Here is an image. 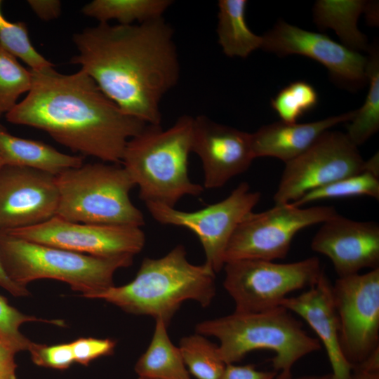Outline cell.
<instances>
[{"label":"cell","mask_w":379,"mask_h":379,"mask_svg":"<svg viewBox=\"0 0 379 379\" xmlns=\"http://www.w3.org/2000/svg\"><path fill=\"white\" fill-rule=\"evenodd\" d=\"M5 232L29 241L102 258L135 255L142 250L146 240L138 227L73 222L57 216Z\"/></svg>","instance_id":"4fadbf2b"},{"label":"cell","mask_w":379,"mask_h":379,"mask_svg":"<svg viewBox=\"0 0 379 379\" xmlns=\"http://www.w3.org/2000/svg\"><path fill=\"white\" fill-rule=\"evenodd\" d=\"M357 109L310 123L276 121L251 133L254 158L274 157L287 163L305 152L325 131L349 122Z\"/></svg>","instance_id":"d6986e66"},{"label":"cell","mask_w":379,"mask_h":379,"mask_svg":"<svg viewBox=\"0 0 379 379\" xmlns=\"http://www.w3.org/2000/svg\"><path fill=\"white\" fill-rule=\"evenodd\" d=\"M31 71V88L6 120L44 131L82 157L121 164L128 141L147 124L124 114L81 69Z\"/></svg>","instance_id":"7a4b0ae2"},{"label":"cell","mask_w":379,"mask_h":379,"mask_svg":"<svg viewBox=\"0 0 379 379\" xmlns=\"http://www.w3.org/2000/svg\"><path fill=\"white\" fill-rule=\"evenodd\" d=\"M333 295L341 351L353 368L379 347V268L338 277Z\"/></svg>","instance_id":"7c38bea8"},{"label":"cell","mask_w":379,"mask_h":379,"mask_svg":"<svg viewBox=\"0 0 379 379\" xmlns=\"http://www.w3.org/2000/svg\"><path fill=\"white\" fill-rule=\"evenodd\" d=\"M223 286L237 312L267 311L281 306L291 293L310 288L324 270L317 257L288 263L260 259L229 261Z\"/></svg>","instance_id":"ba28073f"},{"label":"cell","mask_w":379,"mask_h":379,"mask_svg":"<svg viewBox=\"0 0 379 379\" xmlns=\"http://www.w3.org/2000/svg\"><path fill=\"white\" fill-rule=\"evenodd\" d=\"M364 162L345 133L326 131L305 152L285 163L274 201L293 203L312 190L364 171Z\"/></svg>","instance_id":"8fae6325"},{"label":"cell","mask_w":379,"mask_h":379,"mask_svg":"<svg viewBox=\"0 0 379 379\" xmlns=\"http://www.w3.org/2000/svg\"><path fill=\"white\" fill-rule=\"evenodd\" d=\"M261 194L242 182L222 201L187 212L157 203L145 204L152 217L162 225L182 227L194 232L205 253L206 261L218 273L224 267V255L234 230L251 213Z\"/></svg>","instance_id":"30bf717a"},{"label":"cell","mask_w":379,"mask_h":379,"mask_svg":"<svg viewBox=\"0 0 379 379\" xmlns=\"http://www.w3.org/2000/svg\"><path fill=\"white\" fill-rule=\"evenodd\" d=\"M28 351L33 363L39 366L65 370L74 362L70 343L46 345L32 342Z\"/></svg>","instance_id":"1f68e13d"},{"label":"cell","mask_w":379,"mask_h":379,"mask_svg":"<svg viewBox=\"0 0 379 379\" xmlns=\"http://www.w3.org/2000/svg\"><path fill=\"white\" fill-rule=\"evenodd\" d=\"M0 0V45L26 63L32 71H40L54 65L40 54L32 45L27 25L11 22L1 12Z\"/></svg>","instance_id":"83f0119b"},{"label":"cell","mask_w":379,"mask_h":379,"mask_svg":"<svg viewBox=\"0 0 379 379\" xmlns=\"http://www.w3.org/2000/svg\"><path fill=\"white\" fill-rule=\"evenodd\" d=\"M352 368L370 373H379V347L371 352L362 362Z\"/></svg>","instance_id":"74e56055"},{"label":"cell","mask_w":379,"mask_h":379,"mask_svg":"<svg viewBox=\"0 0 379 379\" xmlns=\"http://www.w3.org/2000/svg\"><path fill=\"white\" fill-rule=\"evenodd\" d=\"M178 348L189 373L196 379L220 378L227 364L220 355L218 345L196 333L183 337Z\"/></svg>","instance_id":"484cf974"},{"label":"cell","mask_w":379,"mask_h":379,"mask_svg":"<svg viewBox=\"0 0 379 379\" xmlns=\"http://www.w3.org/2000/svg\"><path fill=\"white\" fill-rule=\"evenodd\" d=\"M15 354L0 339V379H17Z\"/></svg>","instance_id":"d590c367"},{"label":"cell","mask_w":379,"mask_h":379,"mask_svg":"<svg viewBox=\"0 0 379 379\" xmlns=\"http://www.w3.org/2000/svg\"><path fill=\"white\" fill-rule=\"evenodd\" d=\"M32 11L42 20L57 19L61 13V2L58 0H29Z\"/></svg>","instance_id":"e575fe53"},{"label":"cell","mask_w":379,"mask_h":379,"mask_svg":"<svg viewBox=\"0 0 379 379\" xmlns=\"http://www.w3.org/2000/svg\"><path fill=\"white\" fill-rule=\"evenodd\" d=\"M155 321L150 343L135 363V373L150 379H192L178 347L168 336V326L160 319Z\"/></svg>","instance_id":"603a6c76"},{"label":"cell","mask_w":379,"mask_h":379,"mask_svg":"<svg viewBox=\"0 0 379 379\" xmlns=\"http://www.w3.org/2000/svg\"><path fill=\"white\" fill-rule=\"evenodd\" d=\"M173 3L171 0H93L81 12L99 23L115 20L119 25H130L163 18Z\"/></svg>","instance_id":"cb8c5ba5"},{"label":"cell","mask_w":379,"mask_h":379,"mask_svg":"<svg viewBox=\"0 0 379 379\" xmlns=\"http://www.w3.org/2000/svg\"><path fill=\"white\" fill-rule=\"evenodd\" d=\"M369 4L359 0H319L313 8L314 20L319 29H333L347 48L368 51L371 45L366 35L358 29L357 20Z\"/></svg>","instance_id":"44dd1931"},{"label":"cell","mask_w":379,"mask_h":379,"mask_svg":"<svg viewBox=\"0 0 379 379\" xmlns=\"http://www.w3.org/2000/svg\"><path fill=\"white\" fill-rule=\"evenodd\" d=\"M281 306L300 317L315 332L326 350L333 379H350L352 367L341 351L333 284L325 272L305 292L286 298Z\"/></svg>","instance_id":"ac0fdd59"},{"label":"cell","mask_w":379,"mask_h":379,"mask_svg":"<svg viewBox=\"0 0 379 379\" xmlns=\"http://www.w3.org/2000/svg\"><path fill=\"white\" fill-rule=\"evenodd\" d=\"M277 373L273 370L259 371L253 364H227L220 379H275Z\"/></svg>","instance_id":"836d02e7"},{"label":"cell","mask_w":379,"mask_h":379,"mask_svg":"<svg viewBox=\"0 0 379 379\" xmlns=\"http://www.w3.org/2000/svg\"><path fill=\"white\" fill-rule=\"evenodd\" d=\"M191 151L200 159L204 188L218 189L246 171L255 159L251 133L217 123L205 115L194 117Z\"/></svg>","instance_id":"2e32d148"},{"label":"cell","mask_w":379,"mask_h":379,"mask_svg":"<svg viewBox=\"0 0 379 379\" xmlns=\"http://www.w3.org/2000/svg\"><path fill=\"white\" fill-rule=\"evenodd\" d=\"M318 102L314 87L305 81H295L283 88L271 100V106L281 121L295 123Z\"/></svg>","instance_id":"f546056e"},{"label":"cell","mask_w":379,"mask_h":379,"mask_svg":"<svg viewBox=\"0 0 379 379\" xmlns=\"http://www.w3.org/2000/svg\"><path fill=\"white\" fill-rule=\"evenodd\" d=\"M337 214L333 206L302 208L291 203L275 204L260 213L252 211L241 220L230 239L225 263L244 259H284L299 231Z\"/></svg>","instance_id":"9c48e42d"},{"label":"cell","mask_w":379,"mask_h":379,"mask_svg":"<svg viewBox=\"0 0 379 379\" xmlns=\"http://www.w3.org/2000/svg\"><path fill=\"white\" fill-rule=\"evenodd\" d=\"M311 248L330 259L338 277L379 268V225L338 213L321 223Z\"/></svg>","instance_id":"e0dca14e"},{"label":"cell","mask_w":379,"mask_h":379,"mask_svg":"<svg viewBox=\"0 0 379 379\" xmlns=\"http://www.w3.org/2000/svg\"><path fill=\"white\" fill-rule=\"evenodd\" d=\"M29 321H44L58 326L64 324L61 320H47L25 314L11 306L0 295V339L15 353L28 350L32 343L20 330L22 324Z\"/></svg>","instance_id":"4dcf8cb0"},{"label":"cell","mask_w":379,"mask_h":379,"mask_svg":"<svg viewBox=\"0 0 379 379\" xmlns=\"http://www.w3.org/2000/svg\"><path fill=\"white\" fill-rule=\"evenodd\" d=\"M56 175L24 166L0 169V231L32 227L56 215Z\"/></svg>","instance_id":"9a60e30c"},{"label":"cell","mask_w":379,"mask_h":379,"mask_svg":"<svg viewBox=\"0 0 379 379\" xmlns=\"http://www.w3.org/2000/svg\"><path fill=\"white\" fill-rule=\"evenodd\" d=\"M193 119L182 115L167 129L147 124L128 141L121 164L138 187L145 204L175 208L183 197L203 193L204 187L188 175Z\"/></svg>","instance_id":"277c9868"},{"label":"cell","mask_w":379,"mask_h":379,"mask_svg":"<svg viewBox=\"0 0 379 379\" xmlns=\"http://www.w3.org/2000/svg\"><path fill=\"white\" fill-rule=\"evenodd\" d=\"M138 379H150V378H146L138 377Z\"/></svg>","instance_id":"7bdbcfd3"},{"label":"cell","mask_w":379,"mask_h":379,"mask_svg":"<svg viewBox=\"0 0 379 379\" xmlns=\"http://www.w3.org/2000/svg\"><path fill=\"white\" fill-rule=\"evenodd\" d=\"M56 182L58 218L89 224L145 225L142 213L130 198L135 185L121 164H84L57 175Z\"/></svg>","instance_id":"52a82bcc"},{"label":"cell","mask_w":379,"mask_h":379,"mask_svg":"<svg viewBox=\"0 0 379 379\" xmlns=\"http://www.w3.org/2000/svg\"><path fill=\"white\" fill-rule=\"evenodd\" d=\"M364 171L379 177V156L378 152L371 159L365 161Z\"/></svg>","instance_id":"f35d334b"},{"label":"cell","mask_w":379,"mask_h":379,"mask_svg":"<svg viewBox=\"0 0 379 379\" xmlns=\"http://www.w3.org/2000/svg\"><path fill=\"white\" fill-rule=\"evenodd\" d=\"M350 379H379V373H370L352 368Z\"/></svg>","instance_id":"ab89813d"},{"label":"cell","mask_w":379,"mask_h":379,"mask_svg":"<svg viewBox=\"0 0 379 379\" xmlns=\"http://www.w3.org/2000/svg\"><path fill=\"white\" fill-rule=\"evenodd\" d=\"M215 272L206 263L194 265L178 244L159 258H145L135 278L94 295L124 312L148 315L167 326L186 300L208 307L215 295Z\"/></svg>","instance_id":"3957f363"},{"label":"cell","mask_w":379,"mask_h":379,"mask_svg":"<svg viewBox=\"0 0 379 379\" xmlns=\"http://www.w3.org/2000/svg\"><path fill=\"white\" fill-rule=\"evenodd\" d=\"M0 154L6 165L31 168L57 175L84 164V157L62 153L39 140L11 135L0 124Z\"/></svg>","instance_id":"ffe728a7"},{"label":"cell","mask_w":379,"mask_h":379,"mask_svg":"<svg viewBox=\"0 0 379 379\" xmlns=\"http://www.w3.org/2000/svg\"><path fill=\"white\" fill-rule=\"evenodd\" d=\"M70 344L74 362L88 366L99 357L112 354L117 342L110 338H80Z\"/></svg>","instance_id":"d6a6232c"},{"label":"cell","mask_w":379,"mask_h":379,"mask_svg":"<svg viewBox=\"0 0 379 379\" xmlns=\"http://www.w3.org/2000/svg\"><path fill=\"white\" fill-rule=\"evenodd\" d=\"M246 0H219L216 32L218 44L228 57L247 58L262 48V36L253 33L246 20Z\"/></svg>","instance_id":"7402d4cb"},{"label":"cell","mask_w":379,"mask_h":379,"mask_svg":"<svg viewBox=\"0 0 379 379\" xmlns=\"http://www.w3.org/2000/svg\"><path fill=\"white\" fill-rule=\"evenodd\" d=\"M289 379H333L331 373L326 375H305L297 378L291 377Z\"/></svg>","instance_id":"60d3db41"},{"label":"cell","mask_w":379,"mask_h":379,"mask_svg":"<svg viewBox=\"0 0 379 379\" xmlns=\"http://www.w3.org/2000/svg\"><path fill=\"white\" fill-rule=\"evenodd\" d=\"M134 255L102 258L24 240L0 231V261L8 277L26 287L34 280L51 279L69 285L91 298L113 286L114 274L133 264Z\"/></svg>","instance_id":"8992f818"},{"label":"cell","mask_w":379,"mask_h":379,"mask_svg":"<svg viewBox=\"0 0 379 379\" xmlns=\"http://www.w3.org/2000/svg\"><path fill=\"white\" fill-rule=\"evenodd\" d=\"M196 333L218 339V350L226 364L240 361L249 352L267 350L274 353L276 379H289L294 364L321 348L318 338L308 335L302 322L282 306L260 312H234L203 321Z\"/></svg>","instance_id":"5b68a950"},{"label":"cell","mask_w":379,"mask_h":379,"mask_svg":"<svg viewBox=\"0 0 379 379\" xmlns=\"http://www.w3.org/2000/svg\"><path fill=\"white\" fill-rule=\"evenodd\" d=\"M262 49L280 57L300 55L323 65L338 86L357 91L368 84V58L328 36L279 20L263 36Z\"/></svg>","instance_id":"5bb4252c"},{"label":"cell","mask_w":379,"mask_h":379,"mask_svg":"<svg viewBox=\"0 0 379 379\" xmlns=\"http://www.w3.org/2000/svg\"><path fill=\"white\" fill-rule=\"evenodd\" d=\"M356 196H368L378 200L379 177L364 171L312 190L291 204L302 206L321 199Z\"/></svg>","instance_id":"4316f807"},{"label":"cell","mask_w":379,"mask_h":379,"mask_svg":"<svg viewBox=\"0 0 379 379\" xmlns=\"http://www.w3.org/2000/svg\"><path fill=\"white\" fill-rule=\"evenodd\" d=\"M5 165L4 161L0 154V169Z\"/></svg>","instance_id":"b9f144b4"},{"label":"cell","mask_w":379,"mask_h":379,"mask_svg":"<svg viewBox=\"0 0 379 379\" xmlns=\"http://www.w3.org/2000/svg\"><path fill=\"white\" fill-rule=\"evenodd\" d=\"M368 93L362 107L350 121L345 134L357 147L363 145L379 129V48L374 43L368 50Z\"/></svg>","instance_id":"d4e9b609"},{"label":"cell","mask_w":379,"mask_h":379,"mask_svg":"<svg viewBox=\"0 0 379 379\" xmlns=\"http://www.w3.org/2000/svg\"><path fill=\"white\" fill-rule=\"evenodd\" d=\"M32 84V71L0 45V117L17 105L18 98L29 92Z\"/></svg>","instance_id":"f1b7e54d"},{"label":"cell","mask_w":379,"mask_h":379,"mask_svg":"<svg viewBox=\"0 0 379 379\" xmlns=\"http://www.w3.org/2000/svg\"><path fill=\"white\" fill-rule=\"evenodd\" d=\"M0 287L15 297H26L30 293L27 287L13 282L5 272L0 261Z\"/></svg>","instance_id":"8d00e7d4"},{"label":"cell","mask_w":379,"mask_h":379,"mask_svg":"<svg viewBox=\"0 0 379 379\" xmlns=\"http://www.w3.org/2000/svg\"><path fill=\"white\" fill-rule=\"evenodd\" d=\"M81 66L126 114L160 125V103L178 82L174 32L164 18L130 25L99 23L73 35Z\"/></svg>","instance_id":"6da1fadb"}]
</instances>
